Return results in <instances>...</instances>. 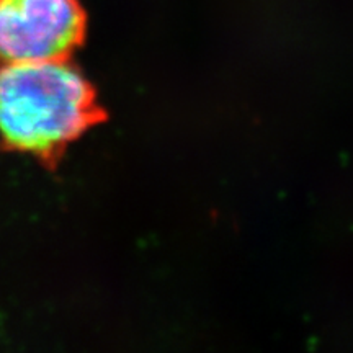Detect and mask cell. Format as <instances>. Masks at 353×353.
<instances>
[{
	"label": "cell",
	"instance_id": "cell-2",
	"mask_svg": "<svg viewBox=\"0 0 353 353\" xmlns=\"http://www.w3.org/2000/svg\"><path fill=\"white\" fill-rule=\"evenodd\" d=\"M85 33L79 0H0L2 64L69 59Z\"/></svg>",
	"mask_w": 353,
	"mask_h": 353
},
{
	"label": "cell",
	"instance_id": "cell-1",
	"mask_svg": "<svg viewBox=\"0 0 353 353\" xmlns=\"http://www.w3.org/2000/svg\"><path fill=\"white\" fill-rule=\"evenodd\" d=\"M103 120L92 83L69 59L0 65V143L54 167Z\"/></svg>",
	"mask_w": 353,
	"mask_h": 353
}]
</instances>
